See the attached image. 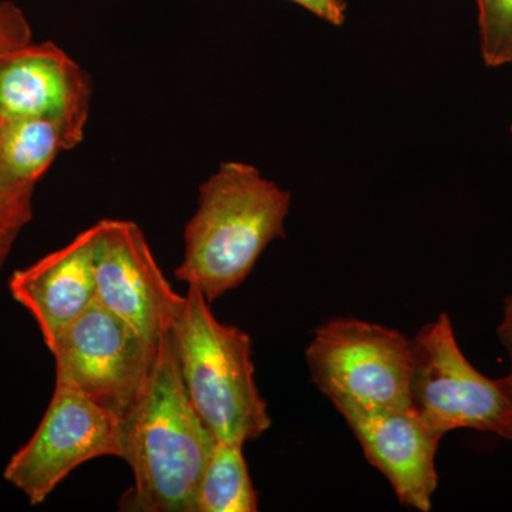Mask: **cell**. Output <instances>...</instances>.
<instances>
[{"instance_id": "obj_1", "label": "cell", "mask_w": 512, "mask_h": 512, "mask_svg": "<svg viewBox=\"0 0 512 512\" xmlns=\"http://www.w3.org/2000/svg\"><path fill=\"white\" fill-rule=\"evenodd\" d=\"M121 430V458L134 476L127 510L194 512L198 483L217 440L185 390L173 332L158 340L150 380Z\"/></svg>"}, {"instance_id": "obj_2", "label": "cell", "mask_w": 512, "mask_h": 512, "mask_svg": "<svg viewBox=\"0 0 512 512\" xmlns=\"http://www.w3.org/2000/svg\"><path fill=\"white\" fill-rule=\"evenodd\" d=\"M291 201L254 165L225 161L200 187L175 278L197 286L210 303L238 288L265 249L285 237Z\"/></svg>"}, {"instance_id": "obj_3", "label": "cell", "mask_w": 512, "mask_h": 512, "mask_svg": "<svg viewBox=\"0 0 512 512\" xmlns=\"http://www.w3.org/2000/svg\"><path fill=\"white\" fill-rule=\"evenodd\" d=\"M171 332L185 390L214 439L245 444L268 431L272 420L255 383L251 336L215 318L194 285Z\"/></svg>"}, {"instance_id": "obj_4", "label": "cell", "mask_w": 512, "mask_h": 512, "mask_svg": "<svg viewBox=\"0 0 512 512\" xmlns=\"http://www.w3.org/2000/svg\"><path fill=\"white\" fill-rule=\"evenodd\" d=\"M410 410L441 439L470 429L512 440L510 377L490 379L468 362L447 313L412 339Z\"/></svg>"}, {"instance_id": "obj_5", "label": "cell", "mask_w": 512, "mask_h": 512, "mask_svg": "<svg viewBox=\"0 0 512 512\" xmlns=\"http://www.w3.org/2000/svg\"><path fill=\"white\" fill-rule=\"evenodd\" d=\"M313 383L333 404L410 409L412 339L353 318L332 319L306 349Z\"/></svg>"}, {"instance_id": "obj_6", "label": "cell", "mask_w": 512, "mask_h": 512, "mask_svg": "<svg viewBox=\"0 0 512 512\" xmlns=\"http://www.w3.org/2000/svg\"><path fill=\"white\" fill-rule=\"evenodd\" d=\"M157 345L96 301L64 330L50 352L56 377L69 380L123 421L146 389Z\"/></svg>"}, {"instance_id": "obj_7", "label": "cell", "mask_w": 512, "mask_h": 512, "mask_svg": "<svg viewBox=\"0 0 512 512\" xmlns=\"http://www.w3.org/2000/svg\"><path fill=\"white\" fill-rule=\"evenodd\" d=\"M107 456L123 457L121 420L69 380L56 377L55 392L36 433L10 458L3 477L30 504L39 505L77 467Z\"/></svg>"}, {"instance_id": "obj_8", "label": "cell", "mask_w": 512, "mask_h": 512, "mask_svg": "<svg viewBox=\"0 0 512 512\" xmlns=\"http://www.w3.org/2000/svg\"><path fill=\"white\" fill-rule=\"evenodd\" d=\"M96 301L157 345L171 332L185 295L174 291L136 222H97Z\"/></svg>"}, {"instance_id": "obj_9", "label": "cell", "mask_w": 512, "mask_h": 512, "mask_svg": "<svg viewBox=\"0 0 512 512\" xmlns=\"http://www.w3.org/2000/svg\"><path fill=\"white\" fill-rule=\"evenodd\" d=\"M92 99L90 74L53 42H32L0 62V124L55 120L83 141Z\"/></svg>"}, {"instance_id": "obj_10", "label": "cell", "mask_w": 512, "mask_h": 512, "mask_svg": "<svg viewBox=\"0 0 512 512\" xmlns=\"http://www.w3.org/2000/svg\"><path fill=\"white\" fill-rule=\"evenodd\" d=\"M333 406L355 434L367 461L389 480L400 503L429 512L439 484L436 454L441 437L410 409L350 402Z\"/></svg>"}, {"instance_id": "obj_11", "label": "cell", "mask_w": 512, "mask_h": 512, "mask_svg": "<svg viewBox=\"0 0 512 512\" xmlns=\"http://www.w3.org/2000/svg\"><path fill=\"white\" fill-rule=\"evenodd\" d=\"M99 227L80 232L66 247L19 269L9 281L13 299L35 318L47 349L97 299Z\"/></svg>"}, {"instance_id": "obj_12", "label": "cell", "mask_w": 512, "mask_h": 512, "mask_svg": "<svg viewBox=\"0 0 512 512\" xmlns=\"http://www.w3.org/2000/svg\"><path fill=\"white\" fill-rule=\"evenodd\" d=\"M82 140L64 124L49 119H23L0 124V161L16 183L36 187L66 151Z\"/></svg>"}, {"instance_id": "obj_13", "label": "cell", "mask_w": 512, "mask_h": 512, "mask_svg": "<svg viewBox=\"0 0 512 512\" xmlns=\"http://www.w3.org/2000/svg\"><path fill=\"white\" fill-rule=\"evenodd\" d=\"M242 448V443H215L198 483L194 512L258 511V494Z\"/></svg>"}, {"instance_id": "obj_14", "label": "cell", "mask_w": 512, "mask_h": 512, "mask_svg": "<svg viewBox=\"0 0 512 512\" xmlns=\"http://www.w3.org/2000/svg\"><path fill=\"white\" fill-rule=\"evenodd\" d=\"M477 8L485 66L512 64V0H477Z\"/></svg>"}, {"instance_id": "obj_15", "label": "cell", "mask_w": 512, "mask_h": 512, "mask_svg": "<svg viewBox=\"0 0 512 512\" xmlns=\"http://www.w3.org/2000/svg\"><path fill=\"white\" fill-rule=\"evenodd\" d=\"M35 188L16 183L0 161V269L16 239L33 218Z\"/></svg>"}, {"instance_id": "obj_16", "label": "cell", "mask_w": 512, "mask_h": 512, "mask_svg": "<svg viewBox=\"0 0 512 512\" xmlns=\"http://www.w3.org/2000/svg\"><path fill=\"white\" fill-rule=\"evenodd\" d=\"M33 42L32 26L13 2H0V62Z\"/></svg>"}, {"instance_id": "obj_17", "label": "cell", "mask_w": 512, "mask_h": 512, "mask_svg": "<svg viewBox=\"0 0 512 512\" xmlns=\"http://www.w3.org/2000/svg\"><path fill=\"white\" fill-rule=\"evenodd\" d=\"M289 2L296 3L330 25H345L346 8H348L345 0H289Z\"/></svg>"}, {"instance_id": "obj_18", "label": "cell", "mask_w": 512, "mask_h": 512, "mask_svg": "<svg viewBox=\"0 0 512 512\" xmlns=\"http://www.w3.org/2000/svg\"><path fill=\"white\" fill-rule=\"evenodd\" d=\"M498 338L505 349H507L508 356H510L511 372L510 377L512 384V292L507 296L504 301L503 319H501L500 326H498Z\"/></svg>"}, {"instance_id": "obj_19", "label": "cell", "mask_w": 512, "mask_h": 512, "mask_svg": "<svg viewBox=\"0 0 512 512\" xmlns=\"http://www.w3.org/2000/svg\"><path fill=\"white\" fill-rule=\"evenodd\" d=\"M511 133H512V124H511Z\"/></svg>"}]
</instances>
